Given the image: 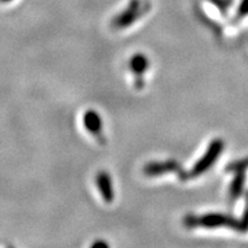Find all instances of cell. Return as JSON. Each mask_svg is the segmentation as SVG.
I'll use <instances>...</instances> for the list:
<instances>
[{"label": "cell", "mask_w": 248, "mask_h": 248, "mask_svg": "<svg viewBox=\"0 0 248 248\" xmlns=\"http://www.w3.org/2000/svg\"><path fill=\"white\" fill-rule=\"evenodd\" d=\"M95 182H97L99 192H100L101 197L104 198V200L106 201L107 203L113 202L115 194H114L113 181H111L109 173L106 171H100L98 173Z\"/></svg>", "instance_id": "6da1fadb"}, {"label": "cell", "mask_w": 248, "mask_h": 248, "mask_svg": "<svg viewBox=\"0 0 248 248\" xmlns=\"http://www.w3.org/2000/svg\"><path fill=\"white\" fill-rule=\"evenodd\" d=\"M139 15V1L138 0H132V2L128 7L124 9V12L119 16L116 17L115 23L119 27L128 26V24L132 23L135 18Z\"/></svg>", "instance_id": "3957f363"}, {"label": "cell", "mask_w": 248, "mask_h": 248, "mask_svg": "<svg viewBox=\"0 0 248 248\" xmlns=\"http://www.w3.org/2000/svg\"><path fill=\"white\" fill-rule=\"evenodd\" d=\"M0 1H1V2H11V1H13V0H0Z\"/></svg>", "instance_id": "5b68a950"}, {"label": "cell", "mask_w": 248, "mask_h": 248, "mask_svg": "<svg viewBox=\"0 0 248 248\" xmlns=\"http://www.w3.org/2000/svg\"><path fill=\"white\" fill-rule=\"evenodd\" d=\"M148 59L144 54H136L130 60V69L133 71L136 76H141L148 69Z\"/></svg>", "instance_id": "277c9868"}, {"label": "cell", "mask_w": 248, "mask_h": 248, "mask_svg": "<svg viewBox=\"0 0 248 248\" xmlns=\"http://www.w3.org/2000/svg\"><path fill=\"white\" fill-rule=\"evenodd\" d=\"M83 122H84V126L86 130L91 135L95 136L98 139H100V137L102 138V128H104V124H102V119L97 111H86L84 114V117H83Z\"/></svg>", "instance_id": "7a4b0ae2"}]
</instances>
